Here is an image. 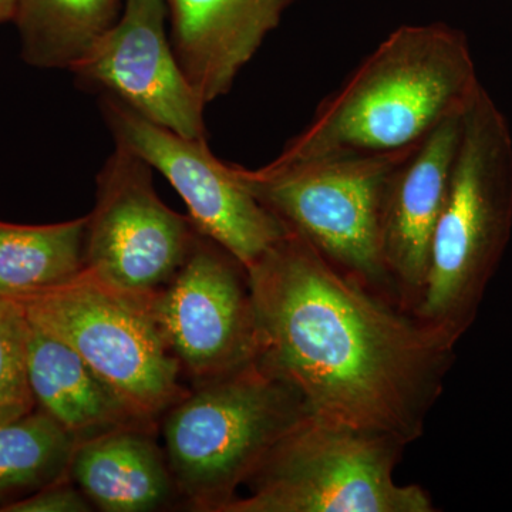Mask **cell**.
Listing matches in <instances>:
<instances>
[{
  "mask_svg": "<svg viewBox=\"0 0 512 512\" xmlns=\"http://www.w3.org/2000/svg\"><path fill=\"white\" fill-rule=\"evenodd\" d=\"M198 235L190 217L158 197L153 168L116 144L97 175L84 269L120 291L151 296L180 271Z\"/></svg>",
  "mask_w": 512,
  "mask_h": 512,
  "instance_id": "8",
  "label": "cell"
},
{
  "mask_svg": "<svg viewBox=\"0 0 512 512\" xmlns=\"http://www.w3.org/2000/svg\"><path fill=\"white\" fill-rule=\"evenodd\" d=\"M124 0H18L15 23L23 60L72 70L119 19Z\"/></svg>",
  "mask_w": 512,
  "mask_h": 512,
  "instance_id": "17",
  "label": "cell"
},
{
  "mask_svg": "<svg viewBox=\"0 0 512 512\" xmlns=\"http://www.w3.org/2000/svg\"><path fill=\"white\" fill-rule=\"evenodd\" d=\"M28 377L36 406L79 441L117 429L157 431L76 350L29 320Z\"/></svg>",
  "mask_w": 512,
  "mask_h": 512,
  "instance_id": "14",
  "label": "cell"
},
{
  "mask_svg": "<svg viewBox=\"0 0 512 512\" xmlns=\"http://www.w3.org/2000/svg\"><path fill=\"white\" fill-rule=\"evenodd\" d=\"M16 302L29 322L76 350L151 426L190 393L150 296L120 291L84 269L69 284Z\"/></svg>",
  "mask_w": 512,
  "mask_h": 512,
  "instance_id": "7",
  "label": "cell"
},
{
  "mask_svg": "<svg viewBox=\"0 0 512 512\" xmlns=\"http://www.w3.org/2000/svg\"><path fill=\"white\" fill-rule=\"evenodd\" d=\"M171 45L205 104L225 96L293 0H165Z\"/></svg>",
  "mask_w": 512,
  "mask_h": 512,
  "instance_id": "13",
  "label": "cell"
},
{
  "mask_svg": "<svg viewBox=\"0 0 512 512\" xmlns=\"http://www.w3.org/2000/svg\"><path fill=\"white\" fill-rule=\"evenodd\" d=\"M463 32L444 23L394 30L319 104L278 164L412 150L480 89Z\"/></svg>",
  "mask_w": 512,
  "mask_h": 512,
  "instance_id": "2",
  "label": "cell"
},
{
  "mask_svg": "<svg viewBox=\"0 0 512 512\" xmlns=\"http://www.w3.org/2000/svg\"><path fill=\"white\" fill-rule=\"evenodd\" d=\"M156 433L117 429L77 444L70 476L92 505L106 512L160 510L177 497Z\"/></svg>",
  "mask_w": 512,
  "mask_h": 512,
  "instance_id": "15",
  "label": "cell"
},
{
  "mask_svg": "<svg viewBox=\"0 0 512 512\" xmlns=\"http://www.w3.org/2000/svg\"><path fill=\"white\" fill-rule=\"evenodd\" d=\"M101 111L117 146L127 148L173 185L200 234L235 256L245 269L289 232L238 180L232 164L211 153L207 138H188L151 123L103 94Z\"/></svg>",
  "mask_w": 512,
  "mask_h": 512,
  "instance_id": "9",
  "label": "cell"
},
{
  "mask_svg": "<svg viewBox=\"0 0 512 512\" xmlns=\"http://www.w3.org/2000/svg\"><path fill=\"white\" fill-rule=\"evenodd\" d=\"M18 0H0V23L15 19Z\"/></svg>",
  "mask_w": 512,
  "mask_h": 512,
  "instance_id": "21",
  "label": "cell"
},
{
  "mask_svg": "<svg viewBox=\"0 0 512 512\" xmlns=\"http://www.w3.org/2000/svg\"><path fill=\"white\" fill-rule=\"evenodd\" d=\"M150 311L167 348L194 384L258 359L247 269L205 235H198L174 278L150 296Z\"/></svg>",
  "mask_w": 512,
  "mask_h": 512,
  "instance_id": "10",
  "label": "cell"
},
{
  "mask_svg": "<svg viewBox=\"0 0 512 512\" xmlns=\"http://www.w3.org/2000/svg\"><path fill=\"white\" fill-rule=\"evenodd\" d=\"M72 478L40 488L39 493L25 500L15 501L0 508L3 512H89L93 510L89 498L70 484Z\"/></svg>",
  "mask_w": 512,
  "mask_h": 512,
  "instance_id": "20",
  "label": "cell"
},
{
  "mask_svg": "<svg viewBox=\"0 0 512 512\" xmlns=\"http://www.w3.org/2000/svg\"><path fill=\"white\" fill-rule=\"evenodd\" d=\"M466 110L447 117L404 154L384 184L380 251L394 298L410 313L426 279L431 238L446 202Z\"/></svg>",
  "mask_w": 512,
  "mask_h": 512,
  "instance_id": "12",
  "label": "cell"
},
{
  "mask_svg": "<svg viewBox=\"0 0 512 512\" xmlns=\"http://www.w3.org/2000/svg\"><path fill=\"white\" fill-rule=\"evenodd\" d=\"M79 443L40 409L0 424V497L72 478L70 464Z\"/></svg>",
  "mask_w": 512,
  "mask_h": 512,
  "instance_id": "18",
  "label": "cell"
},
{
  "mask_svg": "<svg viewBox=\"0 0 512 512\" xmlns=\"http://www.w3.org/2000/svg\"><path fill=\"white\" fill-rule=\"evenodd\" d=\"M119 19L70 72L77 82L188 138L205 137L202 101L167 33L165 0H124Z\"/></svg>",
  "mask_w": 512,
  "mask_h": 512,
  "instance_id": "11",
  "label": "cell"
},
{
  "mask_svg": "<svg viewBox=\"0 0 512 512\" xmlns=\"http://www.w3.org/2000/svg\"><path fill=\"white\" fill-rule=\"evenodd\" d=\"M308 416L301 394L256 362L195 383L163 417L178 497L194 511L225 512L238 488Z\"/></svg>",
  "mask_w": 512,
  "mask_h": 512,
  "instance_id": "4",
  "label": "cell"
},
{
  "mask_svg": "<svg viewBox=\"0 0 512 512\" xmlns=\"http://www.w3.org/2000/svg\"><path fill=\"white\" fill-rule=\"evenodd\" d=\"M35 409L28 377V319L18 302L0 298V424Z\"/></svg>",
  "mask_w": 512,
  "mask_h": 512,
  "instance_id": "19",
  "label": "cell"
},
{
  "mask_svg": "<svg viewBox=\"0 0 512 512\" xmlns=\"http://www.w3.org/2000/svg\"><path fill=\"white\" fill-rule=\"evenodd\" d=\"M512 231V136L483 86L464 114L446 202L412 313L456 343L477 318Z\"/></svg>",
  "mask_w": 512,
  "mask_h": 512,
  "instance_id": "3",
  "label": "cell"
},
{
  "mask_svg": "<svg viewBox=\"0 0 512 512\" xmlns=\"http://www.w3.org/2000/svg\"><path fill=\"white\" fill-rule=\"evenodd\" d=\"M256 363L313 419L409 446L443 393L456 343L329 264L289 229L247 269Z\"/></svg>",
  "mask_w": 512,
  "mask_h": 512,
  "instance_id": "1",
  "label": "cell"
},
{
  "mask_svg": "<svg viewBox=\"0 0 512 512\" xmlns=\"http://www.w3.org/2000/svg\"><path fill=\"white\" fill-rule=\"evenodd\" d=\"M409 151L299 164L272 161L258 170L232 164V170L329 264L397 303L380 251V210L387 175Z\"/></svg>",
  "mask_w": 512,
  "mask_h": 512,
  "instance_id": "6",
  "label": "cell"
},
{
  "mask_svg": "<svg viewBox=\"0 0 512 512\" xmlns=\"http://www.w3.org/2000/svg\"><path fill=\"white\" fill-rule=\"evenodd\" d=\"M87 217L47 225L0 221V298H30L84 271Z\"/></svg>",
  "mask_w": 512,
  "mask_h": 512,
  "instance_id": "16",
  "label": "cell"
},
{
  "mask_svg": "<svg viewBox=\"0 0 512 512\" xmlns=\"http://www.w3.org/2000/svg\"><path fill=\"white\" fill-rule=\"evenodd\" d=\"M406 444L308 416L279 441L254 476L251 493L225 512H433L420 485L394 470Z\"/></svg>",
  "mask_w": 512,
  "mask_h": 512,
  "instance_id": "5",
  "label": "cell"
}]
</instances>
